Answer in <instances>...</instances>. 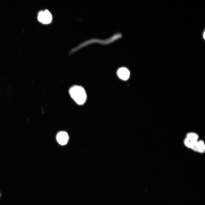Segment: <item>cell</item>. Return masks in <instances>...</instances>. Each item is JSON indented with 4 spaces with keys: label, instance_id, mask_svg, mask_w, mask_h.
I'll use <instances>...</instances> for the list:
<instances>
[{
    "label": "cell",
    "instance_id": "obj_1",
    "mask_svg": "<svg viewBox=\"0 0 205 205\" xmlns=\"http://www.w3.org/2000/svg\"><path fill=\"white\" fill-rule=\"evenodd\" d=\"M69 93L72 99L79 105L83 104L86 100V93L84 89L81 86H73L70 89Z\"/></svg>",
    "mask_w": 205,
    "mask_h": 205
},
{
    "label": "cell",
    "instance_id": "obj_2",
    "mask_svg": "<svg viewBox=\"0 0 205 205\" xmlns=\"http://www.w3.org/2000/svg\"><path fill=\"white\" fill-rule=\"evenodd\" d=\"M198 135L194 132H189L186 134L184 143L187 147L192 149L198 141Z\"/></svg>",
    "mask_w": 205,
    "mask_h": 205
},
{
    "label": "cell",
    "instance_id": "obj_3",
    "mask_svg": "<svg viewBox=\"0 0 205 205\" xmlns=\"http://www.w3.org/2000/svg\"><path fill=\"white\" fill-rule=\"evenodd\" d=\"M38 19L40 22L43 24H48L51 22L52 16L47 10H45L44 11H41L38 14Z\"/></svg>",
    "mask_w": 205,
    "mask_h": 205
},
{
    "label": "cell",
    "instance_id": "obj_4",
    "mask_svg": "<svg viewBox=\"0 0 205 205\" xmlns=\"http://www.w3.org/2000/svg\"><path fill=\"white\" fill-rule=\"evenodd\" d=\"M117 74L119 78L126 81L129 78L130 73L129 70L127 68L122 67L118 70Z\"/></svg>",
    "mask_w": 205,
    "mask_h": 205
},
{
    "label": "cell",
    "instance_id": "obj_5",
    "mask_svg": "<svg viewBox=\"0 0 205 205\" xmlns=\"http://www.w3.org/2000/svg\"><path fill=\"white\" fill-rule=\"evenodd\" d=\"M56 139L59 143L63 145L67 144L69 137L68 134L66 132H62L58 134Z\"/></svg>",
    "mask_w": 205,
    "mask_h": 205
},
{
    "label": "cell",
    "instance_id": "obj_6",
    "mask_svg": "<svg viewBox=\"0 0 205 205\" xmlns=\"http://www.w3.org/2000/svg\"><path fill=\"white\" fill-rule=\"evenodd\" d=\"M192 149L199 153H204L205 151V145L204 142L202 140L198 141Z\"/></svg>",
    "mask_w": 205,
    "mask_h": 205
},
{
    "label": "cell",
    "instance_id": "obj_7",
    "mask_svg": "<svg viewBox=\"0 0 205 205\" xmlns=\"http://www.w3.org/2000/svg\"><path fill=\"white\" fill-rule=\"evenodd\" d=\"M202 37L203 39L205 40V29L203 31L202 33Z\"/></svg>",
    "mask_w": 205,
    "mask_h": 205
}]
</instances>
